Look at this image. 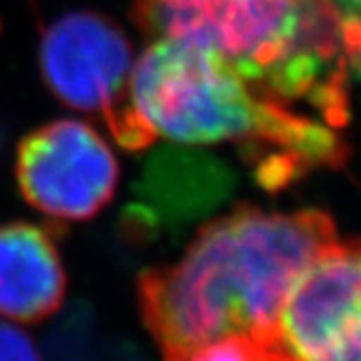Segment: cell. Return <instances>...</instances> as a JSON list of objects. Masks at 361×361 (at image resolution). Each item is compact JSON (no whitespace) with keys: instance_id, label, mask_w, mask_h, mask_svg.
<instances>
[{"instance_id":"6da1fadb","label":"cell","mask_w":361,"mask_h":361,"mask_svg":"<svg viewBox=\"0 0 361 361\" xmlns=\"http://www.w3.org/2000/svg\"><path fill=\"white\" fill-rule=\"evenodd\" d=\"M336 241L319 209L241 205L203 225L179 261L139 277V307L163 361H189L235 334L265 345L297 279Z\"/></svg>"},{"instance_id":"7a4b0ae2","label":"cell","mask_w":361,"mask_h":361,"mask_svg":"<svg viewBox=\"0 0 361 361\" xmlns=\"http://www.w3.org/2000/svg\"><path fill=\"white\" fill-rule=\"evenodd\" d=\"M130 94L155 137L237 145L269 191L348 157L337 129L325 121L259 92L213 52L179 40L153 39L133 65Z\"/></svg>"},{"instance_id":"3957f363","label":"cell","mask_w":361,"mask_h":361,"mask_svg":"<svg viewBox=\"0 0 361 361\" xmlns=\"http://www.w3.org/2000/svg\"><path fill=\"white\" fill-rule=\"evenodd\" d=\"M149 39L213 52L251 87L305 103L334 129L349 118L345 25L329 0H133Z\"/></svg>"},{"instance_id":"277c9868","label":"cell","mask_w":361,"mask_h":361,"mask_svg":"<svg viewBox=\"0 0 361 361\" xmlns=\"http://www.w3.org/2000/svg\"><path fill=\"white\" fill-rule=\"evenodd\" d=\"M39 65L52 94L103 121L123 149L141 151L157 141L133 103L130 42L109 16L77 11L56 18L40 39Z\"/></svg>"},{"instance_id":"5b68a950","label":"cell","mask_w":361,"mask_h":361,"mask_svg":"<svg viewBox=\"0 0 361 361\" xmlns=\"http://www.w3.org/2000/svg\"><path fill=\"white\" fill-rule=\"evenodd\" d=\"M263 348L273 361H361V239L336 241L311 263Z\"/></svg>"},{"instance_id":"8992f818","label":"cell","mask_w":361,"mask_h":361,"mask_svg":"<svg viewBox=\"0 0 361 361\" xmlns=\"http://www.w3.org/2000/svg\"><path fill=\"white\" fill-rule=\"evenodd\" d=\"M121 169L90 125L59 118L28 133L16 153V183L30 207L59 221H87L115 197Z\"/></svg>"},{"instance_id":"52a82bcc","label":"cell","mask_w":361,"mask_h":361,"mask_svg":"<svg viewBox=\"0 0 361 361\" xmlns=\"http://www.w3.org/2000/svg\"><path fill=\"white\" fill-rule=\"evenodd\" d=\"M231 185V171L219 159L185 149H161L142 169L139 207L130 213V223L159 227L193 221L221 205Z\"/></svg>"},{"instance_id":"ba28073f","label":"cell","mask_w":361,"mask_h":361,"mask_svg":"<svg viewBox=\"0 0 361 361\" xmlns=\"http://www.w3.org/2000/svg\"><path fill=\"white\" fill-rule=\"evenodd\" d=\"M63 259L51 233L32 223L0 225V317L40 323L61 310Z\"/></svg>"},{"instance_id":"9c48e42d","label":"cell","mask_w":361,"mask_h":361,"mask_svg":"<svg viewBox=\"0 0 361 361\" xmlns=\"http://www.w3.org/2000/svg\"><path fill=\"white\" fill-rule=\"evenodd\" d=\"M189 361H273L255 337L235 334L201 348Z\"/></svg>"},{"instance_id":"30bf717a","label":"cell","mask_w":361,"mask_h":361,"mask_svg":"<svg viewBox=\"0 0 361 361\" xmlns=\"http://www.w3.org/2000/svg\"><path fill=\"white\" fill-rule=\"evenodd\" d=\"M0 361H40V355L20 327L0 322Z\"/></svg>"},{"instance_id":"8fae6325","label":"cell","mask_w":361,"mask_h":361,"mask_svg":"<svg viewBox=\"0 0 361 361\" xmlns=\"http://www.w3.org/2000/svg\"><path fill=\"white\" fill-rule=\"evenodd\" d=\"M329 2L345 25L351 66L353 73L361 77V0H329Z\"/></svg>"}]
</instances>
